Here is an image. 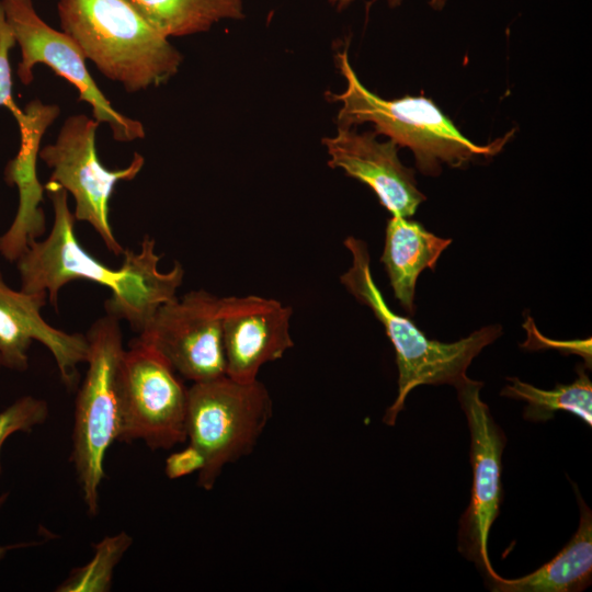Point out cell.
Instances as JSON below:
<instances>
[{
	"instance_id": "obj_9",
	"label": "cell",
	"mask_w": 592,
	"mask_h": 592,
	"mask_svg": "<svg viewBox=\"0 0 592 592\" xmlns=\"http://www.w3.org/2000/svg\"><path fill=\"white\" fill-rule=\"evenodd\" d=\"M482 386L481 382L467 378L456 387L470 432L473 468L470 502L459 520L457 548L489 580L498 574L489 560L487 544L502 502V453L506 437L480 398Z\"/></svg>"
},
{
	"instance_id": "obj_19",
	"label": "cell",
	"mask_w": 592,
	"mask_h": 592,
	"mask_svg": "<svg viewBox=\"0 0 592 592\" xmlns=\"http://www.w3.org/2000/svg\"><path fill=\"white\" fill-rule=\"evenodd\" d=\"M578 377L569 385H557L553 390L532 386L516 377H510L501 396L526 402L524 419L532 422H546L560 410L573 413L592 425V384L585 369L577 367Z\"/></svg>"
},
{
	"instance_id": "obj_6",
	"label": "cell",
	"mask_w": 592,
	"mask_h": 592,
	"mask_svg": "<svg viewBox=\"0 0 592 592\" xmlns=\"http://www.w3.org/2000/svg\"><path fill=\"white\" fill-rule=\"evenodd\" d=\"M273 403L259 380L223 375L187 390L186 440L203 457L197 485L214 488L223 469L249 455L267 425Z\"/></svg>"
},
{
	"instance_id": "obj_1",
	"label": "cell",
	"mask_w": 592,
	"mask_h": 592,
	"mask_svg": "<svg viewBox=\"0 0 592 592\" xmlns=\"http://www.w3.org/2000/svg\"><path fill=\"white\" fill-rule=\"evenodd\" d=\"M44 190L53 204L54 221L48 236L32 241L15 262L20 289L46 293L58 311V295L66 284L78 280L94 282L111 289V297L105 301L106 314L126 320L139 334L157 309L177 297L184 277L182 264L175 261L170 271L161 272L158 267L161 255L156 253V241L145 235L138 252L124 250L118 269L106 266L79 243L68 192L50 181Z\"/></svg>"
},
{
	"instance_id": "obj_18",
	"label": "cell",
	"mask_w": 592,
	"mask_h": 592,
	"mask_svg": "<svg viewBox=\"0 0 592 592\" xmlns=\"http://www.w3.org/2000/svg\"><path fill=\"white\" fill-rule=\"evenodd\" d=\"M166 37L205 32L224 19L244 16L242 0H127Z\"/></svg>"
},
{
	"instance_id": "obj_23",
	"label": "cell",
	"mask_w": 592,
	"mask_h": 592,
	"mask_svg": "<svg viewBox=\"0 0 592 592\" xmlns=\"http://www.w3.org/2000/svg\"><path fill=\"white\" fill-rule=\"evenodd\" d=\"M204 465L202 455L191 445L182 451L173 453L167 459L166 474L171 479H177L198 473Z\"/></svg>"
},
{
	"instance_id": "obj_4",
	"label": "cell",
	"mask_w": 592,
	"mask_h": 592,
	"mask_svg": "<svg viewBox=\"0 0 592 592\" xmlns=\"http://www.w3.org/2000/svg\"><path fill=\"white\" fill-rule=\"evenodd\" d=\"M337 61L346 81L341 94H330V99L342 104L337 116L338 127L372 123L376 135L385 134L397 146L410 148L417 167L424 174H439L442 162L460 167L475 157L492 156L510 138L505 135L489 145H476L431 99L422 95L382 99L361 83L346 49L337 54Z\"/></svg>"
},
{
	"instance_id": "obj_17",
	"label": "cell",
	"mask_w": 592,
	"mask_h": 592,
	"mask_svg": "<svg viewBox=\"0 0 592 592\" xmlns=\"http://www.w3.org/2000/svg\"><path fill=\"white\" fill-rule=\"evenodd\" d=\"M428 231L422 224L401 216L387 221L385 246L380 261L385 265L395 297L413 314L415 283L424 269L434 270L442 252L449 246Z\"/></svg>"
},
{
	"instance_id": "obj_5",
	"label": "cell",
	"mask_w": 592,
	"mask_h": 592,
	"mask_svg": "<svg viewBox=\"0 0 592 592\" xmlns=\"http://www.w3.org/2000/svg\"><path fill=\"white\" fill-rule=\"evenodd\" d=\"M88 369L75 403L71 462L91 515L99 510L104 458L121 433L119 373L125 352L119 319L95 320L87 332Z\"/></svg>"
},
{
	"instance_id": "obj_11",
	"label": "cell",
	"mask_w": 592,
	"mask_h": 592,
	"mask_svg": "<svg viewBox=\"0 0 592 592\" xmlns=\"http://www.w3.org/2000/svg\"><path fill=\"white\" fill-rule=\"evenodd\" d=\"M136 339L193 383L226 374L220 297L204 289L162 304Z\"/></svg>"
},
{
	"instance_id": "obj_3",
	"label": "cell",
	"mask_w": 592,
	"mask_h": 592,
	"mask_svg": "<svg viewBox=\"0 0 592 592\" xmlns=\"http://www.w3.org/2000/svg\"><path fill=\"white\" fill-rule=\"evenodd\" d=\"M344 246L351 252L352 264L340 276V282L373 311L396 352L398 395L383 418L387 425H395L409 392L415 387L447 384L456 388L465 382L471 361L501 334V327L488 326L451 343L429 339L412 320L392 311L385 301L372 275L367 244L350 236Z\"/></svg>"
},
{
	"instance_id": "obj_7",
	"label": "cell",
	"mask_w": 592,
	"mask_h": 592,
	"mask_svg": "<svg viewBox=\"0 0 592 592\" xmlns=\"http://www.w3.org/2000/svg\"><path fill=\"white\" fill-rule=\"evenodd\" d=\"M187 390L162 355L133 339L121 364L118 441L141 440L151 449L185 442Z\"/></svg>"
},
{
	"instance_id": "obj_20",
	"label": "cell",
	"mask_w": 592,
	"mask_h": 592,
	"mask_svg": "<svg viewBox=\"0 0 592 592\" xmlns=\"http://www.w3.org/2000/svg\"><path fill=\"white\" fill-rule=\"evenodd\" d=\"M132 544V538L119 533L105 537L94 546L95 554L90 562L73 571L57 591H107L111 589L112 572L123 554Z\"/></svg>"
},
{
	"instance_id": "obj_24",
	"label": "cell",
	"mask_w": 592,
	"mask_h": 592,
	"mask_svg": "<svg viewBox=\"0 0 592 592\" xmlns=\"http://www.w3.org/2000/svg\"><path fill=\"white\" fill-rule=\"evenodd\" d=\"M354 0H329V2L337 8V10L341 11L349 7ZM402 0H388V4L392 8L398 7L401 3ZM447 3V0H429V4L431 8H433L436 11L442 10L445 4Z\"/></svg>"
},
{
	"instance_id": "obj_14",
	"label": "cell",
	"mask_w": 592,
	"mask_h": 592,
	"mask_svg": "<svg viewBox=\"0 0 592 592\" xmlns=\"http://www.w3.org/2000/svg\"><path fill=\"white\" fill-rule=\"evenodd\" d=\"M322 144L328 164L368 185L392 216L409 218L425 200L417 187L413 170L400 162L398 146L391 139L380 143L375 132L338 127L335 136L323 138Z\"/></svg>"
},
{
	"instance_id": "obj_12",
	"label": "cell",
	"mask_w": 592,
	"mask_h": 592,
	"mask_svg": "<svg viewBox=\"0 0 592 592\" xmlns=\"http://www.w3.org/2000/svg\"><path fill=\"white\" fill-rule=\"evenodd\" d=\"M292 307L255 295L220 298L226 375L249 382L260 368L280 360L294 341L289 332Z\"/></svg>"
},
{
	"instance_id": "obj_10",
	"label": "cell",
	"mask_w": 592,
	"mask_h": 592,
	"mask_svg": "<svg viewBox=\"0 0 592 592\" xmlns=\"http://www.w3.org/2000/svg\"><path fill=\"white\" fill-rule=\"evenodd\" d=\"M2 9L21 49L18 77L23 84L33 81V68L43 64L69 81L79 92V101L90 104L93 118L107 124L114 139L132 141L145 137L140 122L116 111L98 88L76 43L64 32L46 24L32 0H2Z\"/></svg>"
},
{
	"instance_id": "obj_15",
	"label": "cell",
	"mask_w": 592,
	"mask_h": 592,
	"mask_svg": "<svg viewBox=\"0 0 592 592\" xmlns=\"http://www.w3.org/2000/svg\"><path fill=\"white\" fill-rule=\"evenodd\" d=\"M56 117L55 113H48L38 119L32 133L21 138L16 157L4 170L7 183L16 185L19 191L15 217L0 236V254L9 262H16L29 244L46 231L45 214L41 206L44 187L37 179L36 160L42 136Z\"/></svg>"
},
{
	"instance_id": "obj_8",
	"label": "cell",
	"mask_w": 592,
	"mask_h": 592,
	"mask_svg": "<svg viewBox=\"0 0 592 592\" xmlns=\"http://www.w3.org/2000/svg\"><path fill=\"white\" fill-rule=\"evenodd\" d=\"M99 122L78 114L62 124L54 144L45 146L38 157L53 169L50 182L57 183L76 202V220L86 221L96 231L114 255L124 253L110 223V200L119 181H130L141 170L145 159L135 152L124 169H106L98 158L95 133Z\"/></svg>"
},
{
	"instance_id": "obj_13",
	"label": "cell",
	"mask_w": 592,
	"mask_h": 592,
	"mask_svg": "<svg viewBox=\"0 0 592 592\" xmlns=\"http://www.w3.org/2000/svg\"><path fill=\"white\" fill-rule=\"evenodd\" d=\"M46 293L11 288L0 271V361L5 368L23 372L29 367V350L41 342L52 353L60 378L72 388L79 380L78 365L87 362L88 339L50 326L42 316Z\"/></svg>"
},
{
	"instance_id": "obj_2",
	"label": "cell",
	"mask_w": 592,
	"mask_h": 592,
	"mask_svg": "<svg viewBox=\"0 0 592 592\" xmlns=\"http://www.w3.org/2000/svg\"><path fill=\"white\" fill-rule=\"evenodd\" d=\"M64 33L109 79L138 92L177 73L181 53L127 0H59Z\"/></svg>"
},
{
	"instance_id": "obj_26",
	"label": "cell",
	"mask_w": 592,
	"mask_h": 592,
	"mask_svg": "<svg viewBox=\"0 0 592 592\" xmlns=\"http://www.w3.org/2000/svg\"><path fill=\"white\" fill-rule=\"evenodd\" d=\"M0 367H1V361H0Z\"/></svg>"
},
{
	"instance_id": "obj_22",
	"label": "cell",
	"mask_w": 592,
	"mask_h": 592,
	"mask_svg": "<svg viewBox=\"0 0 592 592\" xmlns=\"http://www.w3.org/2000/svg\"><path fill=\"white\" fill-rule=\"evenodd\" d=\"M16 44L14 35L7 23L0 1V106L7 107L16 119L19 126H23L29 115L22 111L12 96V75L9 62V50Z\"/></svg>"
},
{
	"instance_id": "obj_25",
	"label": "cell",
	"mask_w": 592,
	"mask_h": 592,
	"mask_svg": "<svg viewBox=\"0 0 592 592\" xmlns=\"http://www.w3.org/2000/svg\"><path fill=\"white\" fill-rule=\"evenodd\" d=\"M8 492L5 493H2L0 496V505H2L7 498H8ZM30 543H22V544H14V545H5V546H2L0 545V560L7 555V553L11 549H16V548H21V547H25V546H29Z\"/></svg>"
},
{
	"instance_id": "obj_21",
	"label": "cell",
	"mask_w": 592,
	"mask_h": 592,
	"mask_svg": "<svg viewBox=\"0 0 592 592\" xmlns=\"http://www.w3.org/2000/svg\"><path fill=\"white\" fill-rule=\"evenodd\" d=\"M48 414V403L30 395L19 398L0 411V455L2 445L10 435L16 432H31L34 426L44 423ZM1 473L0 458V475Z\"/></svg>"
},
{
	"instance_id": "obj_16",
	"label": "cell",
	"mask_w": 592,
	"mask_h": 592,
	"mask_svg": "<svg viewBox=\"0 0 592 592\" xmlns=\"http://www.w3.org/2000/svg\"><path fill=\"white\" fill-rule=\"evenodd\" d=\"M577 496L579 526L568 544L547 563L517 578L499 574L489 579L496 592H580L592 581V512L572 483Z\"/></svg>"
}]
</instances>
